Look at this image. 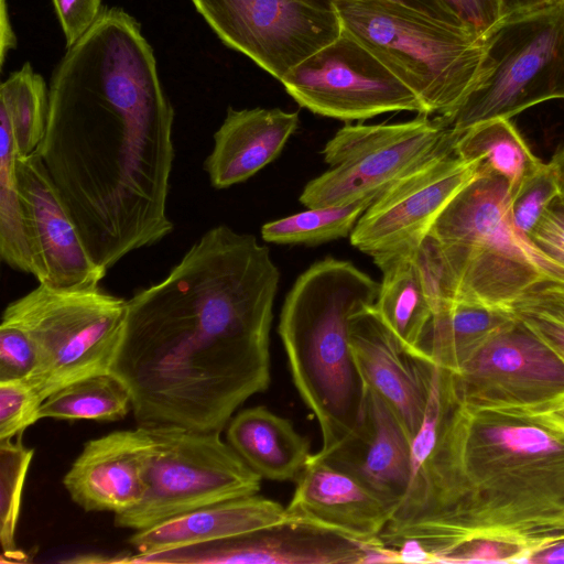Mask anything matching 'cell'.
<instances>
[{"label": "cell", "mask_w": 564, "mask_h": 564, "mask_svg": "<svg viewBox=\"0 0 564 564\" xmlns=\"http://www.w3.org/2000/svg\"><path fill=\"white\" fill-rule=\"evenodd\" d=\"M473 32L484 36L503 18L500 0H441Z\"/></svg>", "instance_id": "obj_39"}, {"label": "cell", "mask_w": 564, "mask_h": 564, "mask_svg": "<svg viewBox=\"0 0 564 564\" xmlns=\"http://www.w3.org/2000/svg\"><path fill=\"white\" fill-rule=\"evenodd\" d=\"M454 134L456 154L477 161L485 176L505 178L510 193L543 165L510 119L484 121Z\"/></svg>", "instance_id": "obj_26"}, {"label": "cell", "mask_w": 564, "mask_h": 564, "mask_svg": "<svg viewBox=\"0 0 564 564\" xmlns=\"http://www.w3.org/2000/svg\"><path fill=\"white\" fill-rule=\"evenodd\" d=\"M17 176L33 259V276L39 283L57 288L99 284L107 271L93 260L85 248L36 152L18 158Z\"/></svg>", "instance_id": "obj_16"}, {"label": "cell", "mask_w": 564, "mask_h": 564, "mask_svg": "<svg viewBox=\"0 0 564 564\" xmlns=\"http://www.w3.org/2000/svg\"><path fill=\"white\" fill-rule=\"evenodd\" d=\"M543 254L564 267V204L557 197L527 236Z\"/></svg>", "instance_id": "obj_37"}, {"label": "cell", "mask_w": 564, "mask_h": 564, "mask_svg": "<svg viewBox=\"0 0 564 564\" xmlns=\"http://www.w3.org/2000/svg\"><path fill=\"white\" fill-rule=\"evenodd\" d=\"M65 35L66 47L74 45L96 23L101 0H52Z\"/></svg>", "instance_id": "obj_38"}, {"label": "cell", "mask_w": 564, "mask_h": 564, "mask_svg": "<svg viewBox=\"0 0 564 564\" xmlns=\"http://www.w3.org/2000/svg\"><path fill=\"white\" fill-rule=\"evenodd\" d=\"M34 449L26 447L22 435L0 441V544L8 561L26 556L17 544L21 498Z\"/></svg>", "instance_id": "obj_31"}, {"label": "cell", "mask_w": 564, "mask_h": 564, "mask_svg": "<svg viewBox=\"0 0 564 564\" xmlns=\"http://www.w3.org/2000/svg\"><path fill=\"white\" fill-rule=\"evenodd\" d=\"M508 410L536 421L543 426L564 435V401L538 410Z\"/></svg>", "instance_id": "obj_40"}, {"label": "cell", "mask_w": 564, "mask_h": 564, "mask_svg": "<svg viewBox=\"0 0 564 564\" xmlns=\"http://www.w3.org/2000/svg\"><path fill=\"white\" fill-rule=\"evenodd\" d=\"M152 452V435L143 426L93 438L84 444L63 485L86 512L121 513L143 498Z\"/></svg>", "instance_id": "obj_18"}, {"label": "cell", "mask_w": 564, "mask_h": 564, "mask_svg": "<svg viewBox=\"0 0 564 564\" xmlns=\"http://www.w3.org/2000/svg\"><path fill=\"white\" fill-rule=\"evenodd\" d=\"M132 411L127 387L110 372L74 381L51 393L41 404L39 417L59 420L119 421Z\"/></svg>", "instance_id": "obj_27"}, {"label": "cell", "mask_w": 564, "mask_h": 564, "mask_svg": "<svg viewBox=\"0 0 564 564\" xmlns=\"http://www.w3.org/2000/svg\"><path fill=\"white\" fill-rule=\"evenodd\" d=\"M330 1V0H329ZM429 12L440 18L460 22V20L441 0H394ZM463 24V23H462ZM465 25V24H464Z\"/></svg>", "instance_id": "obj_43"}, {"label": "cell", "mask_w": 564, "mask_h": 564, "mask_svg": "<svg viewBox=\"0 0 564 564\" xmlns=\"http://www.w3.org/2000/svg\"><path fill=\"white\" fill-rule=\"evenodd\" d=\"M286 519L281 503L254 494L210 503L134 531L128 542L137 553H153L249 533Z\"/></svg>", "instance_id": "obj_22"}, {"label": "cell", "mask_w": 564, "mask_h": 564, "mask_svg": "<svg viewBox=\"0 0 564 564\" xmlns=\"http://www.w3.org/2000/svg\"><path fill=\"white\" fill-rule=\"evenodd\" d=\"M509 311L564 361V284L543 279L528 288Z\"/></svg>", "instance_id": "obj_32"}, {"label": "cell", "mask_w": 564, "mask_h": 564, "mask_svg": "<svg viewBox=\"0 0 564 564\" xmlns=\"http://www.w3.org/2000/svg\"><path fill=\"white\" fill-rule=\"evenodd\" d=\"M371 202L344 206L313 207L284 218L265 223L261 237L279 245H315L350 234Z\"/></svg>", "instance_id": "obj_30"}, {"label": "cell", "mask_w": 564, "mask_h": 564, "mask_svg": "<svg viewBox=\"0 0 564 564\" xmlns=\"http://www.w3.org/2000/svg\"><path fill=\"white\" fill-rule=\"evenodd\" d=\"M395 549L400 554V563H434L433 555L415 540H405Z\"/></svg>", "instance_id": "obj_41"}, {"label": "cell", "mask_w": 564, "mask_h": 564, "mask_svg": "<svg viewBox=\"0 0 564 564\" xmlns=\"http://www.w3.org/2000/svg\"><path fill=\"white\" fill-rule=\"evenodd\" d=\"M514 319L507 310L449 301L433 312L425 352L433 365L452 372L486 339Z\"/></svg>", "instance_id": "obj_25"}, {"label": "cell", "mask_w": 564, "mask_h": 564, "mask_svg": "<svg viewBox=\"0 0 564 564\" xmlns=\"http://www.w3.org/2000/svg\"><path fill=\"white\" fill-rule=\"evenodd\" d=\"M36 351L20 328L0 325V381L28 380L36 367Z\"/></svg>", "instance_id": "obj_35"}, {"label": "cell", "mask_w": 564, "mask_h": 564, "mask_svg": "<svg viewBox=\"0 0 564 564\" xmlns=\"http://www.w3.org/2000/svg\"><path fill=\"white\" fill-rule=\"evenodd\" d=\"M454 143L451 127L429 115L398 123L347 124L322 151L330 169L305 185L300 202L307 208L372 203Z\"/></svg>", "instance_id": "obj_10"}, {"label": "cell", "mask_w": 564, "mask_h": 564, "mask_svg": "<svg viewBox=\"0 0 564 564\" xmlns=\"http://www.w3.org/2000/svg\"><path fill=\"white\" fill-rule=\"evenodd\" d=\"M348 32L421 100L446 118L470 91L482 37L466 25L394 0H330Z\"/></svg>", "instance_id": "obj_6"}, {"label": "cell", "mask_w": 564, "mask_h": 564, "mask_svg": "<svg viewBox=\"0 0 564 564\" xmlns=\"http://www.w3.org/2000/svg\"><path fill=\"white\" fill-rule=\"evenodd\" d=\"M0 115L12 128L19 156L36 151L48 116V88L29 62L0 86Z\"/></svg>", "instance_id": "obj_29"}, {"label": "cell", "mask_w": 564, "mask_h": 564, "mask_svg": "<svg viewBox=\"0 0 564 564\" xmlns=\"http://www.w3.org/2000/svg\"><path fill=\"white\" fill-rule=\"evenodd\" d=\"M561 178L550 162L510 193L509 210L513 228L528 236L550 204L560 196Z\"/></svg>", "instance_id": "obj_33"}, {"label": "cell", "mask_w": 564, "mask_h": 564, "mask_svg": "<svg viewBox=\"0 0 564 564\" xmlns=\"http://www.w3.org/2000/svg\"><path fill=\"white\" fill-rule=\"evenodd\" d=\"M442 372L449 397L477 409L538 410L564 401V361L517 319L456 370Z\"/></svg>", "instance_id": "obj_12"}, {"label": "cell", "mask_w": 564, "mask_h": 564, "mask_svg": "<svg viewBox=\"0 0 564 564\" xmlns=\"http://www.w3.org/2000/svg\"><path fill=\"white\" fill-rule=\"evenodd\" d=\"M481 176L479 163L457 155L454 145L440 152L371 203L350 243L373 260L415 253L447 205Z\"/></svg>", "instance_id": "obj_14"}, {"label": "cell", "mask_w": 564, "mask_h": 564, "mask_svg": "<svg viewBox=\"0 0 564 564\" xmlns=\"http://www.w3.org/2000/svg\"><path fill=\"white\" fill-rule=\"evenodd\" d=\"M529 555L518 545L479 539L442 556L438 563H528Z\"/></svg>", "instance_id": "obj_36"}, {"label": "cell", "mask_w": 564, "mask_h": 564, "mask_svg": "<svg viewBox=\"0 0 564 564\" xmlns=\"http://www.w3.org/2000/svg\"><path fill=\"white\" fill-rule=\"evenodd\" d=\"M564 563V542L533 554L528 564Z\"/></svg>", "instance_id": "obj_44"}, {"label": "cell", "mask_w": 564, "mask_h": 564, "mask_svg": "<svg viewBox=\"0 0 564 564\" xmlns=\"http://www.w3.org/2000/svg\"><path fill=\"white\" fill-rule=\"evenodd\" d=\"M295 481L285 508L289 519L372 543L392 518L393 511L375 494L316 453Z\"/></svg>", "instance_id": "obj_20"}, {"label": "cell", "mask_w": 564, "mask_h": 564, "mask_svg": "<svg viewBox=\"0 0 564 564\" xmlns=\"http://www.w3.org/2000/svg\"><path fill=\"white\" fill-rule=\"evenodd\" d=\"M279 282L267 246L217 225L127 300L109 372L127 387L137 426L223 432L269 387Z\"/></svg>", "instance_id": "obj_2"}, {"label": "cell", "mask_w": 564, "mask_h": 564, "mask_svg": "<svg viewBox=\"0 0 564 564\" xmlns=\"http://www.w3.org/2000/svg\"><path fill=\"white\" fill-rule=\"evenodd\" d=\"M228 47L275 79L333 42L341 23L329 0H192Z\"/></svg>", "instance_id": "obj_11"}, {"label": "cell", "mask_w": 564, "mask_h": 564, "mask_svg": "<svg viewBox=\"0 0 564 564\" xmlns=\"http://www.w3.org/2000/svg\"><path fill=\"white\" fill-rule=\"evenodd\" d=\"M364 387L354 432L329 452L316 455L355 477L394 513L410 484L411 440L383 399Z\"/></svg>", "instance_id": "obj_19"}, {"label": "cell", "mask_w": 564, "mask_h": 564, "mask_svg": "<svg viewBox=\"0 0 564 564\" xmlns=\"http://www.w3.org/2000/svg\"><path fill=\"white\" fill-rule=\"evenodd\" d=\"M509 197L501 176L478 177L434 223L427 239L440 262L444 300L509 311L528 288L546 279L532 242L512 226Z\"/></svg>", "instance_id": "obj_5"}, {"label": "cell", "mask_w": 564, "mask_h": 564, "mask_svg": "<svg viewBox=\"0 0 564 564\" xmlns=\"http://www.w3.org/2000/svg\"><path fill=\"white\" fill-rule=\"evenodd\" d=\"M153 452L143 498L115 514V525L151 528L204 506L258 494L261 477L220 437L221 432L148 427Z\"/></svg>", "instance_id": "obj_9"}, {"label": "cell", "mask_w": 564, "mask_h": 564, "mask_svg": "<svg viewBox=\"0 0 564 564\" xmlns=\"http://www.w3.org/2000/svg\"><path fill=\"white\" fill-rule=\"evenodd\" d=\"M0 257L11 269L33 275V259L18 186L19 153L9 120L0 115Z\"/></svg>", "instance_id": "obj_28"}, {"label": "cell", "mask_w": 564, "mask_h": 564, "mask_svg": "<svg viewBox=\"0 0 564 564\" xmlns=\"http://www.w3.org/2000/svg\"><path fill=\"white\" fill-rule=\"evenodd\" d=\"M366 543L296 520L216 541L127 556V563L362 564Z\"/></svg>", "instance_id": "obj_15"}, {"label": "cell", "mask_w": 564, "mask_h": 564, "mask_svg": "<svg viewBox=\"0 0 564 564\" xmlns=\"http://www.w3.org/2000/svg\"><path fill=\"white\" fill-rule=\"evenodd\" d=\"M43 399L25 380L0 381V441L22 435L40 421Z\"/></svg>", "instance_id": "obj_34"}, {"label": "cell", "mask_w": 564, "mask_h": 564, "mask_svg": "<svg viewBox=\"0 0 564 564\" xmlns=\"http://www.w3.org/2000/svg\"><path fill=\"white\" fill-rule=\"evenodd\" d=\"M558 197L564 204V181H561V193Z\"/></svg>", "instance_id": "obj_47"}, {"label": "cell", "mask_w": 564, "mask_h": 564, "mask_svg": "<svg viewBox=\"0 0 564 564\" xmlns=\"http://www.w3.org/2000/svg\"><path fill=\"white\" fill-rule=\"evenodd\" d=\"M380 283L332 257L313 263L289 291L279 335L293 383L317 420L327 453L356 429L364 383L349 345L350 317L373 305Z\"/></svg>", "instance_id": "obj_4"}, {"label": "cell", "mask_w": 564, "mask_h": 564, "mask_svg": "<svg viewBox=\"0 0 564 564\" xmlns=\"http://www.w3.org/2000/svg\"><path fill=\"white\" fill-rule=\"evenodd\" d=\"M297 126V112L229 107L203 164L210 185L225 189L249 180L279 156Z\"/></svg>", "instance_id": "obj_21"}, {"label": "cell", "mask_w": 564, "mask_h": 564, "mask_svg": "<svg viewBox=\"0 0 564 564\" xmlns=\"http://www.w3.org/2000/svg\"><path fill=\"white\" fill-rule=\"evenodd\" d=\"M349 345L362 383L391 408L412 442L423 421L435 365L408 352L372 305L351 315Z\"/></svg>", "instance_id": "obj_17"}, {"label": "cell", "mask_w": 564, "mask_h": 564, "mask_svg": "<svg viewBox=\"0 0 564 564\" xmlns=\"http://www.w3.org/2000/svg\"><path fill=\"white\" fill-rule=\"evenodd\" d=\"M415 253L373 260L382 280L372 307L408 352L432 364L425 338L433 311Z\"/></svg>", "instance_id": "obj_24"}, {"label": "cell", "mask_w": 564, "mask_h": 564, "mask_svg": "<svg viewBox=\"0 0 564 564\" xmlns=\"http://www.w3.org/2000/svg\"><path fill=\"white\" fill-rule=\"evenodd\" d=\"M226 441L261 478L295 480L312 453L291 421L265 406L238 412L226 426Z\"/></svg>", "instance_id": "obj_23"}, {"label": "cell", "mask_w": 564, "mask_h": 564, "mask_svg": "<svg viewBox=\"0 0 564 564\" xmlns=\"http://www.w3.org/2000/svg\"><path fill=\"white\" fill-rule=\"evenodd\" d=\"M551 163L556 169L561 181H564V145L555 153Z\"/></svg>", "instance_id": "obj_46"}, {"label": "cell", "mask_w": 564, "mask_h": 564, "mask_svg": "<svg viewBox=\"0 0 564 564\" xmlns=\"http://www.w3.org/2000/svg\"><path fill=\"white\" fill-rule=\"evenodd\" d=\"M127 300L99 284L57 288L43 283L9 303L1 323L20 328L36 351L25 380L43 399L84 378L109 372L120 344Z\"/></svg>", "instance_id": "obj_7"}, {"label": "cell", "mask_w": 564, "mask_h": 564, "mask_svg": "<svg viewBox=\"0 0 564 564\" xmlns=\"http://www.w3.org/2000/svg\"><path fill=\"white\" fill-rule=\"evenodd\" d=\"M0 26H1V50H0V63L1 67L4 63L7 52L11 48L17 47V37L11 28V23L9 20V12L7 9L6 0H1V14H0Z\"/></svg>", "instance_id": "obj_42"}, {"label": "cell", "mask_w": 564, "mask_h": 564, "mask_svg": "<svg viewBox=\"0 0 564 564\" xmlns=\"http://www.w3.org/2000/svg\"><path fill=\"white\" fill-rule=\"evenodd\" d=\"M477 78L442 118L454 132L564 99V0L503 17L484 36Z\"/></svg>", "instance_id": "obj_8"}, {"label": "cell", "mask_w": 564, "mask_h": 564, "mask_svg": "<svg viewBox=\"0 0 564 564\" xmlns=\"http://www.w3.org/2000/svg\"><path fill=\"white\" fill-rule=\"evenodd\" d=\"M310 111L344 121L393 111L427 115L417 96L345 30L281 80Z\"/></svg>", "instance_id": "obj_13"}, {"label": "cell", "mask_w": 564, "mask_h": 564, "mask_svg": "<svg viewBox=\"0 0 564 564\" xmlns=\"http://www.w3.org/2000/svg\"><path fill=\"white\" fill-rule=\"evenodd\" d=\"M443 391L435 447L380 543L419 541L438 563L479 539L518 545L529 560L564 542V435L508 410L458 402L444 381Z\"/></svg>", "instance_id": "obj_3"}, {"label": "cell", "mask_w": 564, "mask_h": 564, "mask_svg": "<svg viewBox=\"0 0 564 564\" xmlns=\"http://www.w3.org/2000/svg\"><path fill=\"white\" fill-rule=\"evenodd\" d=\"M554 0H500L503 17L542 7Z\"/></svg>", "instance_id": "obj_45"}, {"label": "cell", "mask_w": 564, "mask_h": 564, "mask_svg": "<svg viewBox=\"0 0 564 564\" xmlns=\"http://www.w3.org/2000/svg\"><path fill=\"white\" fill-rule=\"evenodd\" d=\"M174 109L139 23L104 8L56 65L36 149L93 260L108 271L174 228Z\"/></svg>", "instance_id": "obj_1"}]
</instances>
